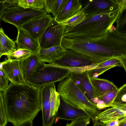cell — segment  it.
Listing matches in <instances>:
<instances>
[{
    "instance_id": "obj_1",
    "label": "cell",
    "mask_w": 126,
    "mask_h": 126,
    "mask_svg": "<svg viewBox=\"0 0 126 126\" xmlns=\"http://www.w3.org/2000/svg\"><path fill=\"white\" fill-rule=\"evenodd\" d=\"M41 88L27 83L9 84L2 94L8 122L21 126L33 121L41 109Z\"/></svg>"
},
{
    "instance_id": "obj_2",
    "label": "cell",
    "mask_w": 126,
    "mask_h": 126,
    "mask_svg": "<svg viewBox=\"0 0 126 126\" xmlns=\"http://www.w3.org/2000/svg\"><path fill=\"white\" fill-rule=\"evenodd\" d=\"M61 45L80 53L99 63L113 58L126 62V36L110 30L107 37L97 41L79 40L64 36Z\"/></svg>"
},
{
    "instance_id": "obj_3",
    "label": "cell",
    "mask_w": 126,
    "mask_h": 126,
    "mask_svg": "<svg viewBox=\"0 0 126 126\" xmlns=\"http://www.w3.org/2000/svg\"><path fill=\"white\" fill-rule=\"evenodd\" d=\"M121 8L113 11L86 16L76 26L65 29L64 36L75 39L97 41L106 38L116 22Z\"/></svg>"
},
{
    "instance_id": "obj_4",
    "label": "cell",
    "mask_w": 126,
    "mask_h": 126,
    "mask_svg": "<svg viewBox=\"0 0 126 126\" xmlns=\"http://www.w3.org/2000/svg\"><path fill=\"white\" fill-rule=\"evenodd\" d=\"M57 91L64 100L84 111L93 122L96 117L101 112L98 110L95 104L89 100L69 76L59 82Z\"/></svg>"
},
{
    "instance_id": "obj_5",
    "label": "cell",
    "mask_w": 126,
    "mask_h": 126,
    "mask_svg": "<svg viewBox=\"0 0 126 126\" xmlns=\"http://www.w3.org/2000/svg\"><path fill=\"white\" fill-rule=\"evenodd\" d=\"M66 51L62 57L46 66H53L64 69L76 74L81 73L93 69L98 64L90 58L69 49Z\"/></svg>"
},
{
    "instance_id": "obj_6",
    "label": "cell",
    "mask_w": 126,
    "mask_h": 126,
    "mask_svg": "<svg viewBox=\"0 0 126 126\" xmlns=\"http://www.w3.org/2000/svg\"><path fill=\"white\" fill-rule=\"evenodd\" d=\"M41 62L34 72L26 82L35 87L41 88L48 84L60 82L68 76L71 72L66 69L57 67L46 66Z\"/></svg>"
},
{
    "instance_id": "obj_7",
    "label": "cell",
    "mask_w": 126,
    "mask_h": 126,
    "mask_svg": "<svg viewBox=\"0 0 126 126\" xmlns=\"http://www.w3.org/2000/svg\"><path fill=\"white\" fill-rule=\"evenodd\" d=\"M47 14L44 9H24L19 5L11 7L5 9L2 20L13 25L17 28L31 20Z\"/></svg>"
},
{
    "instance_id": "obj_8",
    "label": "cell",
    "mask_w": 126,
    "mask_h": 126,
    "mask_svg": "<svg viewBox=\"0 0 126 126\" xmlns=\"http://www.w3.org/2000/svg\"><path fill=\"white\" fill-rule=\"evenodd\" d=\"M81 7L80 12L86 16L111 12L126 6V0H80Z\"/></svg>"
},
{
    "instance_id": "obj_9",
    "label": "cell",
    "mask_w": 126,
    "mask_h": 126,
    "mask_svg": "<svg viewBox=\"0 0 126 126\" xmlns=\"http://www.w3.org/2000/svg\"><path fill=\"white\" fill-rule=\"evenodd\" d=\"M65 26L53 20L38 40L40 49H46L61 45Z\"/></svg>"
},
{
    "instance_id": "obj_10",
    "label": "cell",
    "mask_w": 126,
    "mask_h": 126,
    "mask_svg": "<svg viewBox=\"0 0 126 126\" xmlns=\"http://www.w3.org/2000/svg\"><path fill=\"white\" fill-rule=\"evenodd\" d=\"M54 19L50 15L47 14L31 20L21 27L33 38L38 41Z\"/></svg>"
},
{
    "instance_id": "obj_11",
    "label": "cell",
    "mask_w": 126,
    "mask_h": 126,
    "mask_svg": "<svg viewBox=\"0 0 126 126\" xmlns=\"http://www.w3.org/2000/svg\"><path fill=\"white\" fill-rule=\"evenodd\" d=\"M1 63L3 71L11 83L19 84L26 83L22 73L21 61L7 59Z\"/></svg>"
},
{
    "instance_id": "obj_12",
    "label": "cell",
    "mask_w": 126,
    "mask_h": 126,
    "mask_svg": "<svg viewBox=\"0 0 126 126\" xmlns=\"http://www.w3.org/2000/svg\"><path fill=\"white\" fill-rule=\"evenodd\" d=\"M60 104L56 113V118L73 121L88 116L81 110L64 100L60 96Z\"/></svg>"
},
{
    "instance_id": "obj_13",
    "label": "cell",
    "mask_w": 126,
    "mask_h": 126,
    "mask_svg": "<svg viewBox=\"0 0 126 126\" xmlns=\"http://www.w3.org/2000/svg\"><path fill=\"white\" fill-rule=\"evenodd\" d=\"M54 84L47 85L41 88L43 126H51L55 121L50 115V92Z\"/></svg>"
},
{
    "instance_id": "obj_14",
    "label": "cell",
    "mask_w": 126,
    "mask_h": 126,
    "mask_svg": "<svg viewBox=\"0 0 126 126\" xmlns=\"http://www.w3.org/2000/svg\"><path fill=\"white\" fill-rule=\"evenodd\" d=\"M17 29V34L15 42L17 48L26 49L31 51L33 54H38L40 49L38 41L33 38L22 28Z\"/></svg>"
},
{
    "instance_id": "obj_15",
    "label": "cell",
    "mask_w": 126,
    "mask_h": 126,
    "mask_svg": "<svg viewBox=\"0 0 126 126\" xmlns=\"http://www.w3.org/2000/svg\"><path fill=\"white\" fill-rule=\"evenodd\" d=\"M126 118V107H109L101 112L96 117L97 120L105 125L116 120Z\"/></svg>"
},
{
    "instance_id": "obj_16",
    "label": "cell",
    "mask_w": 126,
    "mask_h": 126,
    "mask_svg": "<svg viewBox=\"0 0 126 126\" xmlns=\"http://www.w3.org/2000/svg\"><path fill=\"white\" fill-rule=\"evenodd\" d=\"M69 76L80 88L89 100L93 103L96 97L89 80L87 71L80 74L71 72Z\"/></svg>"
},
{
    "instance_id": "obj_17",
    "label": "cell",
    "mask_w": 126,
    "mask_h": 126,
    "mask_svg": "<svg viewBox=\"0 0 126 126\" xmlns=\"http://www.w3.org/2000/svg\"><path fill=\"white\" fill-rule=\"evenodd\" d=\"M81 7L80 0H67L62 11L54 19L58 23H62L78 14Z\"/></svg>"
},
{
    "instance_id": "obj_18",
    "label": "cell",
    "mask_w": 126,
    "mask_h": 126,
    "mask_svg": "<svg viewBox=\"0 0 126 126\" xmlns=\"http://www.w3.org/2000/svg\"><path fill=\"white\" fill-rule=\"evenodd\" d=\"M66 50L60 45L46 49H40L38 55L41 62L52 63L60 59Z\"/></svg>"
},
{
    "instance_id": "obj_19",
    "label": "cell",
    "mask_w": 126,
    "mask_h": 126,
    "mask_svg": "<svg viewBox=\"0 0 126 126\" xmlns=\"http://www.w3.org/2000/svg\"><path fill=\"white\" fill-rule=\"evenodd\" d=\"M89 80L96 97L99 98L118 88L112 82L106 79L89 78Z\"/></svg>"
},
{
    "instance_id": "obj_20",
    "label": "cell",
    "mask_w": 126,
    "mask_h": 126,
    "mask_svg": "<svg viewBox=\"0 0 126 126\" xmlns=\"http://www.w3.org/2000/svg\"><path fill=\"white\" fill-rule=\"evenodd\" d=\"M41 62L38 54H33L26 59L21 61L22 70L26 82Z\"/></svg>"
},
{
    "instance_id": "obj_21",
    "label": "cell",
    "mask_w": 126,
    "mask_h": 126,
    "mask_svg": "<svg viewBox=\"0 0 126 126\" xmlns=\"http://www.w3.org/2000/svg\"><path fill=\"white\" fill-rule=\"evenodd\" d=\"M67 0H45L44 9L47 13H51L54 18L62 11Z\"/></svg>"
},
{
    "instance_id": "obj_22",
    "label": "cell",
    "mask_w": 126,
    "mask_h": 126,
    "mask_svg": "<svg viewBox=\"0 0 126 126\" xmlns=\"http://www.w3.org/2000/svg\"><path fill=\"white\" fill-rule=\"evenodd\" d=\"M0 43L3 55H7L11 53L17 48L15 42L5 34L1 27H0Z\"/></svg>"
},
{
    "instance_id": "obj_23",
    "label": "cell",
    "mask_w": 126,
    "mask_h": 126,
    "mask_svg": "<svg viewBox=\"0 0 126 126\" xmlns=\"http://www.w3.org/2000/svg\"><path fill=\"white\" fill-rule=\"evenodd\" d=\"M60 95L56 91L55 83L52 87L50 92V115L55 120L57 112L60 104Z\"/></svg>"
},
{
    "instance_id": "obj_24",
    "label": "cell",
    "mask_w": 126,
    "mask_h": 126,
    "mask_svg": "<svg viewBox=\"0 0 126 126\" xmlns=\"http://www.w3.org/2000/svg\"><path fill=\"white\" fill-rule=\"evenodd\" d=\"M116 22V33L120 35L126 36V8L120 10Z\"/></svg>"
},
{
    "instance_id": "obj_25",
    "label": "cell",
    "mask_w": 126,
    "mask_h": 126,
    "mask_svg": "<svg viewBox=\"0 0 126 126\" xmlns=\"http://www.w3.org/2000/svg\"><path fill=\"white\" fill-rule=\"evenodd\" d=\"M32 54L33 53L32 52L28 50L17 48L11 53L6 56L8 59L12 60L23 61Z\"/></svg>"
},
{
    "instance_id": "obj_26",
    "label": "cell",
    "mask_w": 126,
    "mask_h": 126,
    "mask_svg": "<svg viewBox=\"0 0 126 126\" xmlns=\"http://www.w3.org/2000/svg\"><path fill=\"white\" fill-rule=\"evenodd\" d=\"M45 0H18L19 6L24 9H44Z\"/></svg>"
},
{
    "instance_id": "obj_27",
    "label": "cell",
    "mask_w": 126,
    "mask_h": 126,
    "mask_svg": "<svg viewBox=\"0 0 126 126\" xmlns=\"http://www.w3.org/2000/svg\"><path fill=\"white\" fill-rule=\"evenodd\" d=\"M126 107V84L120 87V89L115 96L110 107Z\"/></svg>"
},
{
    "instance_id": "obj_28",
    "label": "cell",
    "mask_w": 126,
    "mask_h": 126,
    "mask_svg": "<svg viewBox=\"0 0 126 126\" xmlns=\"http://www.w3.org/2000/svg\"><path fill=\"white\" fill-rule=\"evenodd\" d=\"M85 15L80 12L78 14L64 22L65 29L75 26L83 21L85 18Z\"/></svg>"
},
{
    "instance_id": "obj_29",
    "label": "cell",
    "mask_w": 126,
    "mask_h": 126,
    "mask_svg": "<svg viewBox=\"0 0 126 126\" xmlns=\"http://www.w3.org/2000/svg\"><path fill=\"white\" fill-rule=\"evenodd\" d=\"M120 89V87L107 93L99 98L104 102L107 107H110L115 96Z\"/></svg>"
},
{
    "instance_id": "obj_30",
    "label": "cell",
    "mask_w": 126,
    "mask_h": 126,
    "mask_svg": "<svg viewBox=\"0 0 126 126\" xmlns=\"http://www.w3.org/2000/svg\"><path fill=\"white\" fill-rule=\"evenodd\" d=\"M8 122L3 95L0 91V126H6Z\"/></svg>"
},
{
    "instance_id": "obj_31",
    "label": "cell",
    "mask_w": 126,
    "mask_h": 126,
    "mask_svg": "<svg viewBox=\"0 0 126 126\" xmlns=\"http://www.w3.org/2000/svg\"><path fill=\"white\" fill-rule=\"evenodd\" d=\"M9 81L2 69V63L0 62V91H4L8 87Z\"/></svg>"
},
{
    "instance_id": "obj_32",
    "label": "cell",
    "mask_w": 126,
    "mask_h": 126,
    "mask_svg": "<svg viewBox=\"0 0 126 126\" xmlns=\"http://www.w3.org/2000/svg\"><path fill=\"white\" fill-rule=\"evenodd\" d=\"M90 121V119L87 116L73 121L70 123L67 124L65 126H87Z\"/></svg>"
},
{
    "instance_id": "obj_33",
    "label": "cell",
    "mask_w": 126,
    "mask_h": 126,
    "mask_svg": "<svg viewBox=\"0 0 126 126\" xmlns=\"http://www.w3.org/2000/svg\"><path fill=\"white\" fill-rule=\"evenodd\" d=\"M112 68L111 67H103L90 70L87 72L90 78H96L99 75Z\"/></svg>"
},
{
    "instance_id": "obj_34",
    "label": "cell",
    "mask_w": 126,
    "mask_h": 126,
    "mask_svg": "<svg viewBox=\"0 0 126 126\" xmlns=\"http://www.w3.org/2000/svg\"><path fill=\"white\" fill-rule=\"evenodd\" d=\"M18 0H4V3L5 9L14 6L18 5Z\"/></svg>"
},
{
    "instance_id": "obj_35",
    "label": "cell",
    "mask_w": 126,
    "mask_h": 126,
    "mask_svg": "<svg viewBox=\"0 0 126 126\" xmlns=\"http://www.w3.org/2000/svg\"><path fill=\"white\" fill-rule=\"evenodd\" d=\"M5 10L4 0H0V27H1V23Z\"/></svg>"
},
{
    "instance_id": "obj_36",
    "label": "cell",
    "mask_w": 126,
    "mask_h": 126,
    "mask_svg": "<svg viewBox=\"0 0 126 126\" xmlns=\"http://www.w3.org/2000/svg\"><path fill=\"white\" fill-rule=\"evenodd\" d=\"M97 109L100 110L107 107L104 102L100 100L96 104Z\"/></svg>"
},
{
    "instance_id": "obj_37",
    "label": "cell",
    "mask_w": 126,
    "mask_h": 126,
    "mask_svg": "<svg viewBox=\"0 0 126 126\" xmlns=\"http://www.w3.org/2000/svg\"><path fill=\"white\" fill-rule=\"evenodd\" d=\"M119 125L120 126H126V118L119 120Z\"/></svg>"
},
{
    "instance_id": "obj_38",
    "label": "cell",
    "mask_w": 126,
    "mask_h": 126,
    "mask_svg": "<svg viewBox=\"0 0 126 126\" xmlns=\"http://www.w3.org/2000/svg\"><path fill=\"white\" fill-rule=\"evenodd\" d=\"M93 126H106V125L100 122L97 120H95L94 122Z\"/></svg>"
},
{
    "instance_id": "obj_39",
    "label": "cell",
    "mask_w": 126,
    "mask_h": 126,
    "mask_svg": "<svg viewBox=\"0 0 126 126\" xmlns=\"http://www.w3.org/2000/svg\"><path fill=\"white\" fill-rule=\"evenodd\" d=\"M22 126H32V121H30L27 122L23 124Z\"/></svg>"
},
{
    "instance_id": "obj_40",
    "label": "cell",
    "mask_w": 126,
    "mask_h": 126,
    "mask_svg": "<svg viewBox=\"0 0 126 126\" xmlns=\"http://www.w3.org/2000/svg\"><path fill=\"white\" fill-rule=\"evenodd\" d=\"M2 55H3V52L0 43V58L1 56Z\"/></svg>"
}]
</instances>
